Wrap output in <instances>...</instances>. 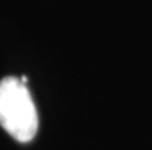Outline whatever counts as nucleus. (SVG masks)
<instances>
[{
  "label": "nucleus",
  "mask_w": 152,
  "mask_h": 150,
  "mask_svg": "<svg viewBox=\"0 0 152 150\" xmlns=\"http://www.w3.org/2000/svg\"><path fill=\"white\" fill-rule=\"evenodd\" d=\"M0 126L20 143H29L37 135V109L26 84L17 77L0 80Z\"/></svg>",
  "instance_id": "nucleus-1"
}]
</instances>
